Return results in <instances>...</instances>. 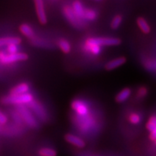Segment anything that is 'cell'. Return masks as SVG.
<instances>
[{
	"label": "cell",
	"instance_id": "cell-1",
	"mask_svg": "<svg viewBox=\"0 0 156 156\" xmlns=\"http://www.w3.org/2000/svg\"><path fill=\"white\" fill-rule=\"evenodd\" d=\"M34 101V97L30 93H25L23 95H9L7 96L2 98L1 100V102L3 104L6 105H18L21 106L23 104H29Z\"/></svg>",
	"mask_w": 156,
	"mask_h": 156
},
{
	"label": "cell",
	"instance_id": "cell-2",
	"mask_svg": "<svg viewBox=\"0 0 156 156\" xmlns=\"http://www.w3.org/2000/svg\"><path fill=\"white\" fill-rule=\"evenodd\" d=\"M28 59V55L25 53H16L7 54L0 51V63L2 64H10L16 62L25 61Z\"/></svg>",
	"mask_w": 156,
	"mask_h": 156
},
{
	"label": "cell",
	"instance_id": "cell-3",
	"mask_svg": "<svg viewBox=\"0 0 156 156\" xmlns=\"http://www.w3.org/2000/svg\"><path fill=\"white\" fill-rule=\"evenodd\" d=\"M86 42L96 44L98 46H117L121 44V39L118 38H108V37H98V38H89Z\"/></svg>",
	"mask_w": 156,
	"mask_h": 156
},
{
	"label": "cell",
	"instance_id": "cell-4",
	"mask_svg": "<svg viewBox=\"0 0 156 156\" xmlns=\"http://www.w3.org/2000/svg\"><path fill=\"white\" fill-rule=\"evenodd\" d=\"M18 111L20 114L21 116H22L23 119H24L25 122L26 123L28 126H31L32 128L36 127L37 126L36 121L26 107H25L24 106H22V105H21V106H19Z\"/></svg>",
	"mask_w": 156,
	"mask_h": 156
},
{
	"label": "cell",
	"instance_id": "cell-5",
	"mask_svg": "<svg viewBox=\"0 0 156 156\" xmlns=\"http://www.w3.org/2000/svg\"><path fill=\"white\" fill-rule=\"evenodd\" d=\"M35 7H36V14L38 16V21L41 24L46 25L47 23V17H46V12H45L44 3L42 0H35L34 1Z\"/></svg>",
	"mask_w": 156,
	"mask_h": 156
},
{
	"label": "cell",
	"instance_id": "cell-6",
	"mask_svg": "<svg viewBox=\"0 0 156 156\" xmlns=\"http://www.w3.org/2000/svg\"><path fill=\"white\" fill-rule=\"evenodd\" d=\"M72 108L75 111L76 113L80 116H85L88 114V108L87 105L83 101L75 100L72 103Z\"/></svg>",
	"mask_w": 156,
	"mask_h": 156
},
{
	"label": "cell",
	"instance_id": "cell-7",
	"mask_svg": "<svg viewBox=\"0 0 156 156\" xmlns=\"http://www.w3.org/2000/svg\"><path fill=\"white\" fill-rule=\"evenodd\" d=\"M63 13L64 16L66 17V18L68 20V21L71 23V24H73L74 26L77 27V28H79L80 19L77 18V16L75 15V13L73 12L72 7H68V6L64 7L63 9Z\"/></svg>",
	"mask_w": 156,
	"mask_h": 156
},
{
	"label": "cell",
	"instance_id": "cell-8",
	"mask_svg": "<svg viewBox=\"0 0 156 156\" xmlns=\"http://www.w3.org/2000/svg\"><path fill=\"white\" fill-rule=\"evenodd\" d=\"M64 139L66 141L72 145L76 146L79 148H83L85 147V142L83 139L79 136L74 135L72 134H67L64 136Z\"/></svg>",
	"mask_w": 156,
	"mask_h": 156
},
{
	"label": "cell",
	"instance_id": "cell-9",
	"mask_svg": "<svg viewBox=\"0 0 156 156\" xmlns=\"http://www.w3.org/2000/svg\"><path fill=\"white\" fill-rule=\"evenodd\" d=\"M126 62V58L124 56H121V57L116 58L115 59H113L112 61L107 62L106 65H105V69L107 71H111L116 68L120 67V66L123 65L124 64H125Z\"/></svg>",
	"mask_w": 156,
	"mask_h": 156
},
{
	"label": "cell",
	"instance_id": "cell-10",
	"mask_svg": "<svg viewBox=\"0 0 156 156\" xmlns=\"http://www.w3.org/2000/svg\"><path fill=\"white\" fill-rule=\"evenodd\" d=\"M30 87L27 83H20L19 85L13 87L9 91V95H23L28 92Z\"/></svg>",
	"mask_w": 156,
	"mask_h": 156
},
{
	"label": "cell",
	"instance_id": "cell-11",
	"mask_svg": "<svg viewBox=\"0 0 156 156\" xmlns=\"http://www.w3.org/2000/svg\"><path fill=\"white\" fill-rule=\"evenodd\" d=\"M22 42V39L19 37H4L0 38V47L4 46H9L11 44L19 45Z\"/></svg>",
	"mask_w": 156,
	"mask_h": 156
},
{
	"label": "cell",
	"instance_id": "cell-12",
	"mask_svg": "<svg viewBox=\"0 0 156 156\" xmlns=\"http://www.w3.org/2000/svg\"><path fill=\"white\" fill-rule=\"evenodd\" d=\"M131 93V89L129 88V87H125V88H124L122 90H121L120 92L116 95V98H115V101H116L117 103L124 102V101H126L129 98Z\"/></svg>",
	"mask_w": 156,
	"mask_h": 156
},
{
	"label": "cell",
	"instance_id": "cell-13",
	"mask_svg": "<svg viewBox=\"0 0 156 156\" xmlns=\"http://www.w3.org/2000/svg\"><path fill=\"white\" fill-rule=\"evenodd\" d=\"M73 12L75 13V15L77 16V18L81 19L83 18V14H84V10L85 9L83 8V5L80 1H75L73 3Z\"/></svg>",
	"mask_w": 156,
	"mask_h": 156
},
{
	"label": "cell",
	"instance_id": "cell-14",
	"mask_svg": "<svg viewBox=\"0 0 156 156\" xmlns=\"http://www.w3.org/2000/svg\"><path fill=\"white\" fill-rule=\"evenodd\" d=\"M136 24H137L138 27L140 28V30L143 34H148L151 32V29L150 25H148L147 21H146L145 19H144L143 17H139L136 19Z\"/></svg>",
	"mask_w": 156,
	"mask_h": 156
},
{
	"label": "cell",
	"instance_id": "cell-15",
	"mask_svg": "<svg viewBox=\"0 0 156 156\" xmlns=\"http://www.w3.org/2000/svg\"><path fill=\"white\" fill-rule=\"evenodd\" d=\"M20 31L22 34L24 35L25 36H26L28 38H33L34 37V32L32 28L30 25L28 24H25V23H23L22 25H20Z\"/></svg>",
	"mask_w": 156,
	"mask_h": 156
},
{
	"label": "cell",
	"instance_id": "cell-16",
	"mask_svg": "<svg viewBox=\"0 0 156 156\" xmlns=\"http://www.w3.org/2000/svg\"><path fill=\"white\" fill-rule=\"evenodd\" d=\"M58 46L64 54H69L71 51V45L66 39H60L58 41Z\"/></svg>",
	"mask_w": 156,
	"mask_h": 156
},
{
	"label": "cell",
	"instance_id": "cell-17",
	"mask_svg": "<svg viewBox=\"0 0 156 156\" xmlns=\"http://www.w3.org/2000/svg\"><path fill=\"white\" fill-rule=\"evenodd\" d=\"M85 48L87 51H88L90 53L97 55L100 53L101 51V46H98L96 44H90V43H85Z\"/></svg>",
	"mask_w": 156,
	"mask_h": 156
},
{
	"label": "cell",
	"instance_id": "cell-18",
	"mask_svg": "<svg viewBox=\"0 0 156 156\" xmlns=\"http://www.w3.org/2000/svg\"><path fill=\"white\" fill-rule=\"evenodd\" d=\"M38 154L40 156H56L57 153L55 150L49 147H43L39 150Z\"/></svg>",
	"mask_w": 156,
	"mask_h": 156
},
{
	"label": "cell",
	"instance_id": "cell-19",
	"mask_svg": "<svg viewBox=\"0 0 156 156\" xmlns=\"http://www.w3.org/2000/svg\"><path fill=\"white\" fill-rule=\"evenodd\" d=\"M31 108L34 109V111L36 113V114L40 117V118L43 119L45 117V112H41V110H43V108L41 106L38 105V103L37 102H34V101L30 103Z\"/></svg>",
	"mask_w": 156,
	"mask_h": 156
},
{
	"label": "cell",
	"instance_id": "cell-20",
	"mask_svg": "<svg viewBox=\"0 0 156 156\" xmlns=\"http://www.w3.org/2000/svg\"><path fill=\"white\" fill-rule=\"evenodd\" d=\"M146 128L150 132L156 130V118L155 115H153L147 121V124H146Z\"/></svg>",
	"mask_w": 156,
	"mask_h": 156
},
{
	"label": "cell",
	"instance_id": "cell-21",
	"mask_svg": "<svg viewBox=\"0 0 156 156\" xmlns=\"http://www.w3.org/2000/svg\"><path fill=\"white\" fill-rule=\"evenodd\" d=\"M97 14L94 10L90 9H87L84 10L83 18L87 20H94L96 19Z\"/></svg>",
	"mask_w": 156,
	"mask_h": 156
},
{
	"label": "cell",
	"instance_id": "cell-22",
	"mask_svg": "<svg viewBox=\"0 0 156 156\" xmlns=\"http://www.w3.org/2000/svg\"><path fill=\"white\" fill-rule=\"evenodd\" d=\"M122 22V16L121 15H117L112 19L111 23V28L112 29H117L120 26Z\"/></svg>",
	"mask_w": 156,
	"mask_h": 156
},
{
	"label": "cell",
	"instance_id": "cell-23",
	"mask_svg": "<svg viewBox=\"0 0 156 156\" xmlns=\"http://www.w3.org/2000/svg\"><path fill=\"white\" fill-rule=\"evenodd\" d=\"M129 120L130 123H132V124H137L140 122L141 119H140V116L139 114H136V113H132V114H130L129 117Z\"/></svg>",
	"mask_w": 156,
	"mask_h": 156
},
{
	"label": "cell",
	"instance_id": "cell-24",
	"mask_svg": "<svg viewBox=\"0 0 156 156\" xmlns=\"http://www.w3.org/2000/svg\"><path fill=\"white\" fill-rule=\"evenodd\" d=\"M17 50H18V47H17V45L15 44H11L7 46V54H14L17 53Z\"/></svg>",
	"mask_w": 156,
	"mask_h": 156
},
{
	"label": "cell",
	"instance_id": "cell-25",
	"mask_svg": "<svg viewBox=\"0 0 156 156\" xmlns=\"http://www.w3.org/2000/svg\"><path fill=\"white\" fill-rule=\"evenodd\" d=\"M147 93V90L145 87H142L141 88H140L139 90H138V95L140 97H145Z\"/></svg>",
	"mask_w": 156,
	"mask_h": 156
},
{
	"label": "cell",
	"instance_id": "cell-26",
	"mask_svg": "<svg viewBox=\"0 0 156 156\" xmlns=\"http://www.w3.org/2000/svg\"><path fill=\"white\" fill-rule=\"evenodd\" d=\"M7 122V118L5 116V114H4L2 112H0V124H5Z\"/></svg>",
	"mask_w": 156,
	"mask_h": 156
},
{
	"label": "cell",
	"instance_id": "cell-27",
	"mask_svg": "<svg viewBox=\"0 0 156 156\" xmlns=\"http://www.w3.org/2000/svg\"><path fill=\"white\" fill-rule=\"evenodd\" d=\"M149 138L151 141H153L154 142H155V139H156V130H154V131L151 132V134L149 135Z\"/></svg>",
	"mask_w": 156,
	"mask_h": 156
}]
</instances>
